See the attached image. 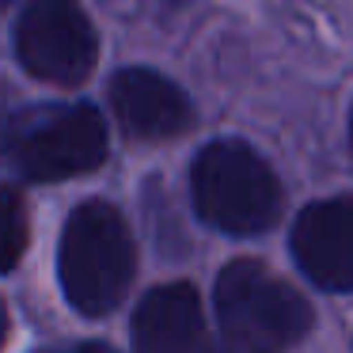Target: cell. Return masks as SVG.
Masks as SVG:
<instances>
[{"label": "cell", "instance_id": "obj_3", "mask_svg": "<svg viewBox=\"0 0 353 353\" xmlns=\"http://www.w3.org/2000/svg\"><path fill=\"white\" fill-rule=\"evenodd\" d=\"M194 205L228 236H259L281 213V183L254 148L216 141L194 160Z\"/></svg>", "mask_w": 353, "mask_h": 353}, {"label": "cell", "instance_id": "obj_15", "mask_svg": "<svg viewBox=\"0 0 353 353\" xmlns=\"http://www.w3.org/2000/svg\"><path fill=\"white\" fill-rule=\"evenodd\" d=\"M350 133H353V122H350Z\"/></svg>", "mask_w": 353, "mask_h": 353}, {"label": "cell", "instance_id": "obj_8", "mask_svg": "<svg viewBox=\"0 0 353 353\" xmlns=\"http://www.w3.org/2000/svg\"><path fill=\"white\" fill-rule=\"evenodd\" d=\"M201 300L190 285H160L133 315V353H209Z\"/></svg>", "mask_w": 353, "mask_h": 353}, {"label": "cell", "instance_id": "obj_6", "mask_svg": "<svg viewBox=\"0 0 353 353\" xmlns=\"http://www.w3.org/2000/svg\"><path fill=\"white\" fill-rule=\"evenodd\" d=\"M292 254L319 289H353V198L315 201L292 228Z\"/></svg>", "mask_w": 353, "mask_h": 353}, {"label": "cell", "instance_id": "obj_14", "mask_svg": "<svg viewBox=\"0 0 353 353\" xmlns=\"http://www.w3.org/2000/svg\"><path fill=\"white\" fill-rule=\"evenodd\" d=\"M8 4H12V0H0V8H8Z\"/></svg>", "mask_w": 353, "mask_h": 353}, {"label": "cell", "instance_id": "obj_9", "mask_svg": "<svg viewBox=\"0 0 353 353\" xmlns=\"http://www.w3.org/2000/svg\"><path fill=\"white\" fill-rule=\"evenodd\" d=\"M31 243L23 198L16 190H0V270H12Z\"/></svg>", "mask_w": 353, "mask_h": 353}, {"label": "cell", "instance_id": "obj_5", "mask_svg": "<svg viewBox=\"0 0 353 353\" xmlns=\"http://www.w3.org/2000/svg\"><path fill=\"white\" fill-rule=\"evenodd\" d=\"M16 54L31 77L72 88L95 69L99 42L77 0H31L16 27Z\"/></svg>", "mask_w": 353, "mask_h": 353}, {"label": "cell", "instance_id": "obj_10", "mask_svg": "<svg viewBox=\"0 0 353 353\" xmlns=\"http://www.w3.org/2000/svg\"><path fill=\"white\" fill-rule=\"evenodd\" d=\"M42 353H114L110 345L99 342H72V345H54V350H42Z\"/></svg>", "mask_w": 353, "mask_h": 353}, {"label": "cell", "instance_id": "obj_12", "mask_svg": "<svg viewBox=\"0 0 353 353\" xmlns=\"http://www.w3.org/2000/svg\"><path fill=\"white\" fill-rule=\"evenodd\" d=\"M4 125H8V107H4V88H0V137H4Z\"/></svg>", "mask_w": 353, "mask_h": 353}, {"label": "cell", "instance_id": "obj_13", "mask_svg": "<svg viewBox=\"0 0 353 353\" xmlns=\"http://www.w3.org/2000/svg\"><path fill=\"white\" fill-rule=\"evenodd\" d=\"M4 338H8V312L0 304V345H4Z\"/></svg>", "mask_w": 353, "mask_h": 353}, {"label": "cell", "instance_id": "obj_11", "mask_svg": "<svg viewBox=\"0 0 353 353\" xmlns=\"http://www.w3.org/2000/svg\"><path fill=\"white\" fill-rule=\"evenodd\" d=\"M209 353H262V350H251V345H239V342H232V338H224V342L209 345Z\"/></svg>", "mask_w": 353, "mask_h": 353}, {"label": "cell", "instance_id": "obj_2", "mask_svg": "<svg viewBox=\"0 0 353 353\" xmlns=\"http://www.w3.org/2000/svg\"><path fill=\"white\" fill-rule=\"evenodd\" d=\"M0 152L23 179L57 183L88 175L107 156V125L92 107L46 103L8 118Z\"/></svg>", "mask_w": 353, "mask_h": 353}, {"label": "cell", "instance_id": "obj_1", "mask_svg": "<svg viewBox=\"0 0 353 353\" xmlns=\"http://www.w3.org/2000/svg\"><path fill=\"white\" fill-rule=\"evenodd\" d=\"M133 236L122 213L107 201H84L72 209L61 236L57 274L65 296L84 315H107L122 304L133 281Z\"/></svg>", "mask_w": 353, "mask_h": 353}, {"label": "cell", "instance_id": "obj_7", "mask_svg": "<svg viewBox=\"0 0 353 353\" xmlns=\"http://www.w3.org/2000/svg\"><path fill=\"white\" fill-rule=\"evenodd\" d=\"M110 107L125 133L141 141H168L190 125V99L171 80L148 69H122L110 80Z\"/></svg>", "mask_w": 353, "mask_h": 353}, {"label": "cell", "instance_id": "obj_4", "mask_svg": "<svg viewBox=\"0 0 353 353\" xmlns=\"http://www.w3.org/2000/svg\"><path fill=\"white\" fill-rule=\"evenodd\" d=\"M216 315L232 342L262 353H281L312 330V304L285 277L239 259L216 281Z\"/></svg>", "mask_w": 353, "mask_h": 353}]
</instances>
